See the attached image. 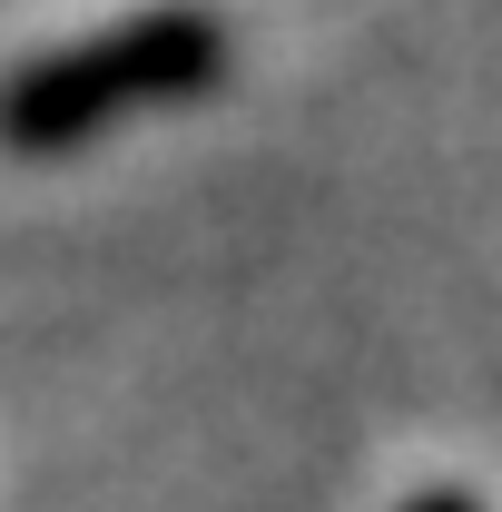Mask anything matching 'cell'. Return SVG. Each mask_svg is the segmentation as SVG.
I'll use <instances>...</instances> for the list:
<instances>
[{"label":"cell","mask_w":502,"mask_h":512,"mask_svg":"<svg viewBox=\"0 0 502 512\" xmlns=\"http://www.w3.org/2000/svg\"><path fill=\"white\" fill-rule=\"evenodd\" d=\"M217 79H227V20L197 0H158V10H128L109 30L10 69L0 79V138L20 158H60L128 109H168V99H197Z\"/></svg>","instance_id":"obj_1"},{"label":"cell","mask_w":502,"mask_h":512,"mask_svg":"<svg viewBox=\"0 0 502 512\" xmlns=\"http://www.w3.org/2000/svg\"><path fill=\"white\" fill-rule=\"evenodd\" d=\"M404 512H483L473 493H424V503H404Z\"/></svg>","instance_id":"obj_2"}]
</instances>
